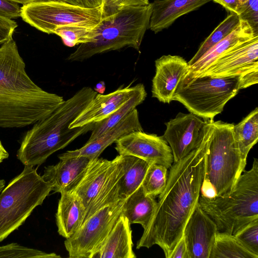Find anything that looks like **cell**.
Here are the masks:
<instances>
[{
  "label": "cell",
  "instance_id": "cell-9",
  "mask_svg": "<svg viewBox=\"0 0 258 258\" xmlns=\"http://www.w3.org/2000/svg\"><path fill=\"white\" fill-rule=\"evenodd\" d=\"M103 17L102 6L88 8L57 0H41L23 5L21 12L23 21L48 34L66 25L94 27Z\"/></svg>",
  "mask_w": 258,
  "mask_h": 258
},
{
  "label": "cell",
  "instance_id": "cell-29",
  "mask_svg": "<svg viewBox=\"0 0 258 258\" xmlns=\"http://www.w3.org/2000/svg\"><path fill=\"white\" fill-rule=\"evenodd\" d=\"M209 258H258L245 249L234 236L218 232Z\"/></svg>",
  "mask_w": 258,
  "mask_h": 258
},
{
  "label": "cell",
  "instance_id": "cell-6",
  "mask_svg": "<svg viewBox=\"0 0 258 258\" xmlns=\"http://www.w3.org/2000/svg\"><path fill=\"white\" fill-rule=\"evenodd\" d=\"M51 190L33 166H25L0 193V242L17 229Z\"/></svg>",
  "mask_w": 258,
  "mask_h": 258
},
{
  "label": "cell",
  "instance_id": "cell-2",
  "mask_svg": "<svg viewBox=\"0 0 258 258\" xmlns=\"http://www.w3.org/2000/svg\"><path fill=\"white\" fill-rule=\"evenodd\" d=\"M13 38L0 47V127L33 124L51 113L63 97L47 92L29 77Z\"/></svg>",
  "mask_w": 258,
  "mask_h": 258
},
{
  "label": "cell",
  "instance_id": "cell-45",
  "mask_svg": "<svg viewBox=\"0 0 258 258\" xmlns=\"http://www.w3.org/2000/svg\"><path fill=\"white\" fill-rule=\"evenodd\" d=\"M10 2L17 3V4H22L23 5H27L29 4H31L32 3L38 2L41 0H8Z\"/></svg>",
  "mask_w": 258,
  "mask_h": 258
},
{
  "label": "cell",
  "instance_id": "cell-16",
  "mask_svg": "<svg viewBox=\"0 0 258 258\" xmlns=\"http://www.w3.org/2000/svg\"><path fill=\"white\" fill-rule=\"evenodd\" d=\"M139 84L133 87H120L108 94L95 96L88 106L70 124V128L96 123L105 118L118 109L137 91Z\"/></svg>",
  "mask_w": 258,
  "mask_h": 258
},
{
  "label": "cell",
  "instance_id": "cell-20",
  "mask_svg": "<svg viewBox=\"0 0 258 258\" xmlns=\"http://www.w3.org/2000/svg\"><path fill=\"white\" fill-rule=\"evenodd\" d=\"M212 0H155L149 28L157 33L170 26L180 17Z\"/></svg>",
  "mask_w": 258,
  "mask_h": 258
},
{
  "label": "cell",
  "instance_id": "cell-32",
  "mask_svg": "<svg viewBox=\"0 0 258 258\" xmlns=\"http://www.w3.org/2000/svg\"><path fill=\"white\" fill-rule=\"evenodd\" d=\"M168 168L157 164H151L149 167L142 183L146 195L155 198L165 188L167 180Z\"/></svg>",
  "mask_w": 258,
  "mask_h": 258
},
{
  "label": "cell",
  "instance_id": "cell-11",
  "mask_svg": "<svg viewBox=\"0 0 258 258\" xmlns=\"http://www.w3.org/2000/svg\"><path fill=\"white\" fill-rule=\"evenodd\" d=\"M212 120L190 112H179L174 118L165 123L166 129L163 137L171 149L173 162L183 159L200 146Z\"/></svg>",
  "mask_w": 258,
  "mask_h": 258
},
{
  "label": "cell",
  "instance_id": "cell-21",
  "mask_svg": "<svg viewBox=\"0 0 258 258\" xmlns=\"http://www.w3.org/2000/svg\"><path fill=\"white\" fill-rule=\"evenodd\" d=\"M131 223L122 213L92 258H135Z\"/></svg>",
  "mask_w": 258,
  "mask_h": 258
},
{
  "label": "cell",
  "instance_id": "cell-40",
  "mask_svg": "<svg viewBox=\"0 0 258 258\" xmlns=\"http://www.w3.org/2000/svg\"><path fill=\"white\" fill-rule=\"evenodd\" d=\"M200 195L209 199L214 198L217 196L216 192L214 187L209 183L203 181Z\"/></svg>",
  "mask_w": 258,
  "mask_h": 258
},
{
  "label": "cell",
  "instance_id": "cell-1",
  "mask_svg": "<svg viewBox=\"0 0 258 258\" xmlns=\"http://www.w3.org/2000/svg\"><path fill=\"white\" fill-rule=\"evenodd\" d=\"M212 131V122L200 146L169 168L166 186L159 195L156 210L137 242V249L156 244L165 257L170 258L198 204Z\"/></svg>",
  "mask_w": 258,
  "mask_h": 258
},
{
  "label": "cell",
  "instance_id": "cell-14",
  "mask_svg": "<svg viewBox=\"0 0 258 258\" xmlns=\"http://www.w3.org/2000/svg\"><path fill=\"white\" fill-rule=\"evenodd\" d=\"M217 232L216 224L198 204L183 230L189 258H209Z\"/></svg>",
  "mask_w": 258,
  "mask_h": 258
},
{
  "label": "cell",
  "instance_id": "cell-38",
  "mask_svg": "<svg viewBox=\"0 0 258 258\" xmlns=\"http://www.w3.org/2000/svg\"><path fill=\"white\" fill-rule=\"evenodd\" d=\"M258 82V69L250 70L240 76L239 89H242Z\"/></svg>",
  "mask_w": 258,
  "mask_h": 258
},
{
  "label": "cell",
  "instance_id": "cell-25",
  "mask_svg": "<svg viewBox=\"0 0 258 258\" xmlns=\"http://www.w3.org/2000/svg\"><path fill=\"white\" fill-rule=\"evenodd\" d=\"M121 156L124 172L119 181V198L124 200L141 186L151 164L135 156Z\"/></svg>",
  "mask_w": 258,
  "mask_h": 258
},
{
  "label": "cell",
  "instance_id": "cell-46",
  "mask_svg": "<svg viewBox=\"0 0 258 258\" xmlns=\"http://www.w3.org/2000/svg\"><path fill=\"white\" fill-rule=\"evenodd\" d=\"M57 1L64 2L72 4L79 5L78 3L77 2V0H57Z\"/></svg>",
  "mask_w": 258,
  "mask_h": 258
},
{
  "label": "cell",
  "instance_id": "cell-8",
  "mask_svg": "<svg viewBox=\"0 0 258 258\" xmlns=\"http://www.w3.org/2000/svg\"><path fill=\"white\" fill-rule=\"evenodd\" d=\"M239 80V76L184 78L176 90L173 100L182 103L190 113L213 120L240 90Z\"/></svg>",
  "mask_w": 258,
  "mask_h": 258
},
{
  "label": "cell",
  "instance_id": "cell-31",
  "mask_svg": "<svg viewBox=\"0 0 258 258\" xmlns=\"http://www.w3.org/2000/svg\"><path fill=\"white\" fill-rule=\"evenodd\" d=\"M54 34L59 36L69 47L91 42L95 36V27L66 25L57 27Z\"/></svg>",
  "mask_w": 258,
  "mask_h": 258
},
{
  "label": "cell",
  "instance_id": "cell-47",
  "mask_svg": "<svg viewBox=\"0 0 258 258\" xmlns=\"http://www.w3.org/2000/svg\"><path fill=\"white\" fill-rule=\"evenodd\" d=\"M248 0H238V8L237 9L244 4L245 3L247 2Z\"/></svg>",
  "mask_w": 258,
  "mask_h": 258
},
{
  "label": "cell",
  "instance_id": "cell-17",
  "mask_svg": "<svg viewBox=\"0 0 258 258\" xmlns=\"http://www.w3.org/2000/svg\"><path fill=\"white\" fill-rule=\"evenodd\" d=\"M143 131L137 109H135L115 126L97 139L87 142L81 148L68 151L58 156L59 159L83 156L90 160L99 157L103 151L121 137L133 132Z\"/></svg>",
  "mask_w": 258,
  "mask_h": 258
},
{
  "label": "cell",
  "instance_id": "cell-41",
  "mask_svg": "<svg viewBox=\"0 0 258 258\" xmlns=\"http://www.w3.org/2000/svg\"><path fill=\"white\" fill-rule=\"evenodd\" d=\"M223 7L230 13L236 14L238 8V0H212Z\"/></svg>",
  "mask_w": 258,
  "mask_h": 258
},
{
  "label": "cell",
  "instance_id": "cell-3",
  "mask_svg": "<svg viewBox=\"0 0 258 258\" xmlns=\"http://www.w3.org/2000/svg\"><path fill=\"white\" fill-rule=\"evenodd\" d=\"M97 94L91 87H84L48 116L34 123L22 140L17 158L25 166H39L51 154L91 131L95 123L73 128L69 126Z\"/></svg>",
  "mask_w": 258,
  "mask_h": 258
},
{
  "label": "cell",
  "instance_id": "cell-39",
  "mask_svg": "<svg viewBox=\"0 0 258 258\" xmlns=\"http://www.w3.org/2000/svg\"><path fill=\"white\" fill-rule=\"evenodd\" d=\"M170 258H189L186 245L183 236L176 246Z\"/></svg>",
  "mask_w": 258,
  "mask_h": 258
},
{
  "label": "cell",
  "instance_id": "cell-15",
  "mask_svg": "<svg viewBox=\"0 0 258 258\" xmlns=\"http://www.w3.org/2000/svg\"><path fill=\"white\" fill-rule=\"evenodd\" d=\"M152 97L163 103L173 101L176 90L189 71L186 60L178 55H163L155 60Z\"/></svg>",
  "mask_w": 258,
  "mask_h": 258
},
{
  "label": "cell",
  "instance_id": "cell-13",
  "mask_svg": "<svg viewBox=\"0 0 258 258\" xmlns=\"http://www.w3.org/2000/svg\"><path fill=\"white\" fill-rule=\"evenodd\" d=\"M258 69V35L239 44L219 57L205 70L191 78L240 76Z\"/></svg>",
  "mask_w": 258,
  "mask_h": 258
},
{
  "label": "cell",
  "instance_id": "cell-30",
  "mask_svg": "<svg viewBox=\"0 0 258 258\" xmlns=\"http://www.w3.org/2000/svg\"><path fill=\"white\" fill-rule=\"evenodd\" d=\"M239 22V17L236 14L230 13L201 43L196 54L187 62L189 67L193 65L210 49L231 33Z\"/></svg>",
  "mask_w": 258,
  "mask_h": 258
},
{
  "label": "cell",
  "instance_id": "cell-27",
  "mask_svg": "<svg viewBox=\"0 0 258 258\" xmlns=\"http://www.w3.org/2000/svg\"><path fill=\"white\" fill-rule=\"evenodd\" d=\"M117 156L115 166L102 190L86 210L84 222L102 208L120 200L119 198V181L124 170L122 156L118 155Z\"/></svg>",
  "mask_w": 258,
  "mask_h": 258
},
{
  "label": "cell",
  "instance_id": "cell-4",
  "mask_svg": "<svg viewBox=\"0 0 258 258\" xmlns=\"http://www.w3.org/2000/svg\"><path fill=\"white\" fill-rule=\"evenodd\" d=\"M152 5L123 8L104 16L95 27V36L90 42L79 44L67 58L82 61L92 56L125 47L139 50L149 28Z\"/></svg>",
  "mask_w": 258,
  "mask_h": 258
},
{
  "label": "cell",
  "instance_id": "cell-19",
  "mask_svg": "<svg viewBox=\"0 0 258 258\" xmlns=\"http://www.w3.org/2000/svg\"><path fill=\"white\" fill-rule=\"evenodd\" d=\"M117 161V156L112 160L99 157L90 160L83 177L72 191L81 199L85 212L102 190Z\"/></svg>",
  "mask_w": 258,
  "mask_h": 258
},
{
  "label": "cell",
  "instance_id": "cell-28",
  "mask_svg": "<svg viewBox=\"0 0 258 258\" xmlns=\"http://www.w3.org/2000/svg\"><path fill=\"white\" fill-rule=\"evenodd\" d=\"M233 133L242 157L246 160L250 150L258 140V108L256 107L236 125Z\"/></svg>",
  "mask_w": 258,
  "mask_h": 258
},
{
  "label": "cell",
  "instance_id": "cell-26",
  "mask_svg": "<svg viewBox=\"0 0 258 258\" xmlns=\"http://www.w3.org/2000/svg\"><path fill=\"white\" fill-rule=\"evenodd\" d=\"M147 93L143 84H139L136 92L118 109L105 118L94 123L87 142L100 137L111 129L132 112L145 99Z\"/></svg>",
  "mask_w": 258,
  "mask_h": 258
},
{
  "label": "cell",
  "instance_id": "cell-43",
  "mask_svg": "<svg viewBox=\"0 0 258 258\" xmlns=\"http://www.w3.org/2000/svg\"><path fill=\"white\" fill-rule=\"evenodd\" d=\"M9 154L8 151L3 146L0 141V163L2 162L5 159L9 157Z\"/></svg>",
  "mask_w": 258,
  "mask_h": 258
},
{
  "label": "cell",
  "instance_id": "cell-10",
  "mask_svg": "<svg viewBox=\"0 0 258 258\" xmlns=\"http://www.w3.org/2000/svg\"><path fill=\"white\" fill-rule=\"evenodd\" d=\"M124 200H119L99 210L66 239L64 246L70 257L92 258L121 215Z\"/></svg>",
  "mask_w": 258,
  "mask_h": 258
},
{
  "label": "cell",
  "instance_id": "cell-36",
  "mask_svg": "<svg viewBox=\"0 0 258 258\" xmlns=\"http://www.w3.org/2000/svg\"><path fill=\"white\" fill-rule=\"evenodd\" d=\"M149 4V0H102L104 17L125 8L144 6Z\"/></svg>",
  "mask_w": 258,
  "mask_h": 258
},
{
  "label": "cell",
  "instance_id": "cell-18",
  "mask_svg": "<svg viewBox=\"0 0 258 258\" xmlns=\"http://www.w3.org/2000/svg\"><path fill=\"white\" fill-rule=\"evenodd\" d=\"M90 160L83 156L59 159L57 164L45 167L42 177L54 192L72 191L83 177Z\"/></svg>",
  "mask_w": 258,
  "mask_h": 258
},
{
  "label": "cell",
  "instance_id": "cell-33",
  "mask_svg": "<svg viewBox=\"0 0 258 258\" xmlns=\"http://www.w3.org/2000/svg\"><path fill=\"white\" fill-rule=\"evenodd\" d=\"M0 257L15 258H60L55 253L43 251L12 243L0 246Z\"/></svg>",
  "mask_w": 258,
  "mask_h": 258
},
{
  "label": "cell",
  "instance_id": "cell-12",
  "mask_svg": "<svg viewBox=\"0 0 258 258\" xmlns=\"http://www.w3.org/2000/svg\"><path fill=\"white\" fill-rule=\"evenodd\" d=\"M115 143V149L119 155L135 156L168 169L174 162L171 149L163 136L136 131L121 137Z\"/></svg>",
  "mask_w": 258,
  "mask_h": 258
},
{
  "label": "cell",
  "instance_id": "cell-44",
  "mask_svg": "<svg viewBox=\"0 0 258 258\" xmlns=\"http://www.w3.org/2000/svg\"><path fill=\"white\" fill-rule=\"evenodd\" d=\"M105 84L104 82L100 81L98 82L94 87V91L96 92H99L100 94H103L105 90Z\"/></svg>",
  "mask_w": 258,
  "mask_h": 258
},
{
  "label": "cell",
  "instance_id": "cell-34",
  "mask_svg": "<svg viewBox=\"0 0 258 258\" xmlns=\"http://www.w3.org/2000/svg\"><path fill=\"white\" fill-rule=\"evenodd\" d=\"M234 236L245 249L258 255V219L250 222Z\"/></svg>",
  "mask_w": 258,
  "mask_h": 258
},
{
  "label": "cell",
  "instance_id": "cell-37",
  "mask_svg": "<svg viewBox=\"0 0 258 258\" xmlns=\"http://www.w3.org/2000/svg\"><path fill=\"white\" fill-rule=\"evenodd\" d=\"M21 8L8 0H0V16L12 20L21 17Z\"/></svg>",
  "mask_w": 258,
  "mask_h": 258
},
{
  "label": "cell",
  "instance_id": "cell-7",
  "mask_svg": "<svg viewBox=\"0 0 258 258\" xmlns=\"http://www.w3.org/2000/svg\"><path fill=\"white\" fill-rule=\"evenodd\" d=\"M234 124L212 121L203 181L215 188L216 197L229 195L246 165L233 133Z\"/></svg>",
  "mask_w": 258,
  "mask_h": 258
},
{
  "label": "cell",
  "instance_id": "cell-35",
  "mask_svg": "<svg viewBox=\"0 0 258 258\" xmlns=\"http://www.w3.org/2000/svg\"><path fill=\"white\" fill-rule=\"evenodd\" d=\"M236 14L249 24L254 34L258 35V0H248L237 9Z\"/></svg>",
  "mask_w": 258,
  "mask_h": 258
},
{
  "label": "cell",
  "instance_id": "cell-23",
  "mask_svg": "<svg viewBox=\"0 0 258 258\" xmlns=\"http://www.w3.org/2000/svg\"><path fill=\"white\" fill-rule=\"evenodd\" d=\"M255 35H258L254 34L249 24L240 19L239 24L231 33L210 49L193 65L189 67V71L185 77L197 75L224 53Z\"/></svg>",
  "mask_w": 258,
  "mask_h": 258
},
{
  "label": "cell",
  "instance_id": "cell-24",
  "mask_svg": "<svg viewBox=\"0 0 258 258\" xmlns=\"http://www.w3.org/2000/svg\"><path fill=\"white\" fill-rule=\"evenodd\" d=\"M155 198L146 195L142 186L124 201L122 214L131 224H140L143 229L148 225L157 206Z\"/></svg>",
  "mask_w": 258,
  "mask_h": 258
},
{
  "label": "cell",
  "instance_id": "cell-42",
  "mask_svg": "<svg viewBox=\"0 0 258 258\" xmlns=\"http://www.w3.org/2000/svg\"><path fill=\"white\" fill-rule=\"evenodd\" d=\"M78 4L88 8H94L102 6V0H77Z\"/></svg>",
  "mask_w": 258,
  "mask_h": 258
},
{
  "label": "cell",
  "instance_id": "cell-5",
  "mask_svg": "<svg viewBox=\"0 0 258 258\" xmlns=\"http://www.w3.org/2000/svg\"><path fill=\"white\" fill-rule=\"evenodd\" d=\"M198 204L216 225L218 232L235 236L258 219V159L244 171L231 192L209 199L201 195Z\"/></svg>",
  "mask_w": 258,
  "mask_h": 258
},
{
  "label": "cell",
  "instance_id": "cell-22",
  "mask_svg": "<svg viewBox=\"0 0 258 258\" xmlns=\"http://www.w3.org/2000/svg\"><path fill=\"white\" fill-rule=\"evenodd\" d=\"M60 195L55 221L58 234L67 239L83 224L85 208L81 199L74 192H63Z\"/></svg>",
  "mask_w": 258,
  "mask_h": 258
}]
</instances>
